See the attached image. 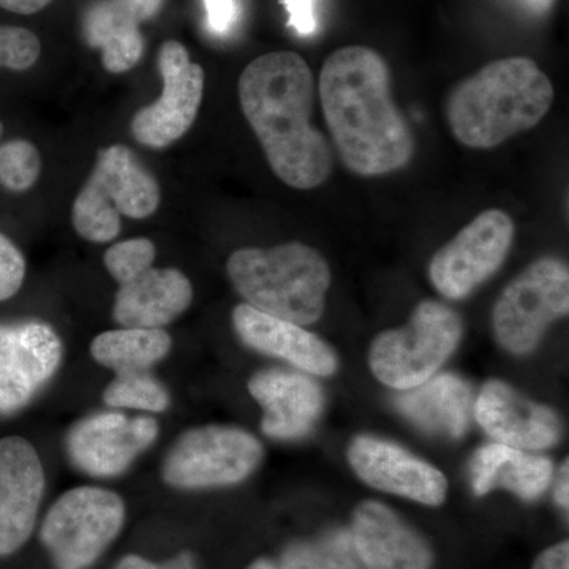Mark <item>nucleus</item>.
<instances>
[{
    "label": "nucleus",
    "mask_w": 569,
    "mask_h": 569,
    "mask_svg": "<svg viewBox=\"0 0 569 569\" xmlns=\"http://www.w3.org/2000/svg\"><path fill=\"white\" fill-rule=\"evenodd\" d=\"M397 410L411 425L433 436L459 438L467 432L473 411V392L452 373L433 376L395 399Z\"/></svg>",
    "instance_id": "4be33fe9"
},
{
    "label": "nucleus",
    "mask_w": 569,
    "mask_h": 569,
    "mask_svg": "<svg viewBox=\"0 0 569 569\" xmlns=\"http://www.w3.org/2000/svg\"><path fill=\"white\" fill-rule=\"evenodd\" d=\"M26 269L24 254L9 236L0 233V302L18 295L24 283Z\"/></svg>",
    "instance_id": "c756f323"
},
{
    "label": "nucleus",
    "mask_w": 569,
    "mask_h": 569,
    "mask_svg": "<svg viewBox=\"0 0 569 569\" xmlns=\"http://www.w3.org/2000/svg\"><path fill=\"white\" fill-rule=\"evenodd\" d=\"M116 569H197V567H194L192 553L189 552H179L173 559L162 561V563H153L144 557L130 553L119 561Z\"/></svg>",
    "instance_id": "473e14b6"
},
{
    "label": "nucleus",
    "mask_w": 569,
    "mask_h": 569,
    "mask_svg": "<svg viewBox=\"0 0 569 569\" xmlns=\"http://www.w3.org/2000/svg\"><path fill=\"white\" fill-rule=\"evenodd\" d=\"M533 569H569L568 541L559 542L546 549L535 561Z\"/></svg>",
    "instance_id": "72a5a7b5"
},
{
    "label": "nucleus",
    "mask_w": 569,
    "mask_h": 569,
    "mask_svg": "<svg viewBox=\"0 0 569 569\" xmlns=\"http://www.w3.org/2000/svg\"><path fill=\"white\" fill-rule=\"evenodd\" d=\"M351 539L362 569H430L433 553L391 508L365 501L355 509Z\"/></svg>",
    "instance_id": "a211bd4d"
},
{
    "label": "nucleus",
    "mask_w": 569,
    "mask_h": 569,
    "mask_svg": "<svg viewBox=\"0 0 569 569\" xmlns=\"http://www.w3.org/2000/svg\"><path fill=\"white\" fill-rule=\"evenodd\" d=\"M553 96L552 81L533 59H497L449 92V129L467 148L493 149L539 126Z\"/></svg>",
    "instance_id": "7ed1b4c3"
},
{
    "label": "nucleus",
    "mask_w": 569,
    "mask_h": 569,
    "mask_svg": "<svg viewBox=\"0 0 569 569\" xmlns=\"http://www.w3.org/2000/svg\"><path fill=\"white\" fill-rule=\"evenodd\" d=\"M462 335V320L455 309L426 299L406 326L377 336L370 347V369L381 383L397 391L417 388L436 376Z\"/></svg>",
    "instance_id": "423d86ee"
},
{
    "label": "nucleus",
    "mask_w": 569,
    "mask_h": 569,
    "mask_svg": "<svg viewBox=\"0 0 569 569\" xmlns=\"http://www.w3.org/2000/svg\"><path fill=\"white\" fill-rule=\"evenodd\" d=\"M61 336L36 318L0 323V417L29 406L61 369Z\"/></svg>",
    "instance_id": "9b49d317"
},
{
    "label": "nucleus",
    "mask_w": 569,
    "mask_h": 569,
    "mask_svg": "<svg viewBox=\"0 0 569 569\" xmlns=\"http://www.w3.org/2000/svg\"><path fill=\"white\" fill-rule=\"evenodd\" d=\"M264 449L241 427L209 425L183 432L163 460L164 485L203 490L241 485L260 467Z\"/></svg>",
    "instance_id": "6e6552de"
},
{
    "label": "nucleus",
    "mask_w": 569,
    "mask_h": 569,
    "mask_svg": "<svg viewBox=\"0 0 569 569\" xmlns=\"http://www.w3.org/2000/svg\"><path fill=\"white\" fill-rule=\"evenodd\" d=\"M515 234V222L508 212L482 211L433 254L430 282L452 301L467 298L501 268Z\"/></svg>",
    "instance_id": "9d476101"
},
{
    "label": "nucleus",
    "mask_w": 569,
    "mask_h": 569,
    "mask_svg": "<svg viewBox=\"0 0 569 569\" xmlns=\"http://www.w3.org/2000/svg\"><path fill=\"white\" fill-rule=\"evenodd\" d=\"M54 0H0V9L17 14H33L47 9Z\"/></svg>",
    "instance_id": "c9c22d12"
},
{
    "label": "nucleus",
    "mask_w": 569,
    "mask_h": 569,
    "mask_svg": "<svg viewBox=\"0 0 569 569\" xmlns=\"http://www.w3.org/2000/svg\"><path fill=\"white\" fill-rule=\"evenodd\" d=\"M348 462L366 485L438 507L448 492V481L438 468L399 445L370 436L356 437L348 448Z\"/></svg>",
    "instance_id": "2eb2a0df"
},
{
    "label": "nucleus",
    "mask_w": 569,
    "mask_h": 569,
    "mask_svg": "<svg viewBox=\"0 0 569 569\" xmlns=\"http://www.w3.org/2000/svg\"><path fill=\"white\" fill-rule=\"evenodd\" d=\"M111 408H130L146 413H163L170 407V392L148 372L118 373L103 391Z\"/></svg>",
    "instance_id": "a878e982"
},
{
    "label": "nucleus",
    "mask_w": 569,
    "mask_h": 569,
    "mask_svg": "<svg viewBox=\"0 0 569 569\" xmlns=\"http://www.w3.org/2000/svg\"><path fill=\"white\" fill-rule=\"evenodd\" d=\"M160 200L159 182L132 149L108 146L97 153L96 167L74 198L71 223L86 241L104 244L121 233V216L148 219Z\"/></svg>",
    "instance_id": "39448f33"
},
{
    "label": "nucleus",
    "mask_w": 569,
    "mask_h": 569,
    "mask_svg": "<svg viewBox=\"0 0 569 569\" xmlns=\"http://www.w3.org/2000/svg\"><path fill=\"white\" fill-rule=\"evenodd\" d=\"M318 93L337 153L351 173L377 178L413 160V132L392 99L391 71L380 52L359 44L331 52Z\"/></svg>",
    "instance_id": "f257e3e1"
},
{
    "label": "nucleus",
    "mask_w": 569,
    "mask_h": 569,
    "mask_svg": "<svg viewBox=\"0 0 569 569\" xmlns=\"http://www.w3.org/2000/svg\"><path fill=\"white\" fill-rule=\"evenodd\" d=\"M247 569H277L276 565L272 563V561L260 559L257 561H253L252 565H250Z\"/></svg>",
    "instance_id": "4c0bfd02"
},
{
    "label": "nucleus",
    "mask_w": 569,
    "mask_h": 569,
    "mask_svg": "<svg viewBox=\"0 0 569 569\" xmlns=\"http://www.w3.org/2000/svg\"><path fill=\"white\" fill-rule=\"evenodd\" d=\"M238 93L277 178L291 189L323 186L335 168V152L310 121L317 88L306 59L293 51L253 59L239 77Z\"/></svg>",
    "instance_id": "f03ea898"
},
{
    "label": "nucleus",
    "mask_w": 569,
    "mask_h": 569,
    "mask_svg": "<svg viewBox=\"0 0 569 569\" xmlns=\"http://www.w3.org/2000/svg\"><path fill=\"white\" fill-rule=\"evenodd\" d=\"M40 174L39 149L24 138L3 140V122L0 121V189L10 193L28 192Z\"/></svg>",
    "instance_id": "bb28decb"
},
{
    "label": "nucleus",
    "mask_w": 569,
    "mask_h": 569,
    "mask_svg": "<svg viewBox=\"0 0 569 569\" xmlns=\"http://www.w3.org/2000/svg\"><path fill=\"white\" fill-rule=\"evenodd\" d=\"M568 310V264L560 258L542 257L516 276L497 299L493 332L509 353L529 355Z\"/></svg>",
    "instance_id": "1a4fd4ad"
},
{
    "label": "nucleus",
    "mask_w": 569,
    "mask_h": 569,
    "mask_svg": "<svg viewBox=\"0 0 569 569\" xmlns=\"http://www.w3.org/2000/svg\"><path fill=\"white\" fill-rule=\"evenodd\" d=\"M39 37L20 26H0V70L26 71L39 61Z\"/></svg>",
    "instance_id": "c85d7f7f"
},
{
    "label": "nucleus",
    "mask_w": 569,
    "mask_h": 569,
    "mask_svg": "<svg viewBox=\"0 0 569 569\" xmlns=\"http://www.w3.org/2000/svg\"><path fill=\"white\" fill-rule=\"evenodd\" d=\"M173 347L164 329L121 328L104 331L91 343L93 361L118 373L148 372Z\"/></svg>",
    "instance_id": "b1692460"
},
{
    "label": "nucleus",
    "mask_w": 569,
    "mask_h": 569,
    "mask_svg": "<svg viewBox=\"0 0 569 569\" xmlns=\"http://www.w3.org/2000/svg\"><path fill=\"white\" fill-rule=\"evenodd\" d=\"M277 569H362L350 530L332 529L288 546Z\"/></svg>",
    "instance_id": "393cba45"
},
{
    "label": "nucleus",
    "mask_w": 569,
    "mask_h": 569,
    "mask_svg": "<svg viewBox=\"0 0 569 569\" xmlns=\"http://www.w3.org/2000/svg\"><path fill=\"white\" fill-rule=\"evenodd\" d=\"M159 437L152 417L129 418L118 411H100L70 427L66 451L71 466L92 478L121 477Z\"/></svg>",
    "instance_id": "ddd939ff"
},
{
    "label": "nucleus",
    "mask_w": 569,
    "mask_h": 569,
    "mask_svg": "<svg viewBox=\"0 0 569 569\" xmlns=\"http://www.w3.org/2000/svg\"><path fill=\"white\" fill-rule=\"evenodd\" d=\"M126 503L112 490L81 486L67 490L44 516L41 545L56 569H86L121 533Z\"/></svg>",
    "instance_id": "0eeeda50"
},
{
    "label": "nucleus",
    "mask_w": 569,
    "mask_h": 569,
    "mask_svg": "<svg viewBox=\"0 0 569 569\" xmlns=\"http://www.w3.org/2000/svg\"><path fill=\"white\" fill-rule=\"evenodd\" d=\"M471 489L482 497L493 489H507L522 500H537L552 481L553 466L545 456L490 443L475 452L468 467Z\"/></svg>",
    "instance_id": "5701e85b"
},
{
    "label": "nucleus",
    "mask_w": 569,
    "mask_h": 569,
    "mask_svg": "<svg viewBox=\"0 0 569 569\" xmlns=\"http://www.w3.org/2000/svg\"><path fill=\"white\" fill-rule=\"evenodd\" d=\"M231 320L239 339L258 353L283 359L317 377L336 373V351L305 326L268 316L246 302L234 307Z\"/></svg>",
    "instance_id": "6ab92c4d"
},
{
    "label": "nucleus",
    "mask_w": 569,
    "mask_h": 569,
    "mask_svg": "<svg viewBox=\"0 0 569 569\" xmlns=\"http://www.w3.org/2000/svg\"><path fill=\"white\" fill-rule=\"evenodd\" d=\"M164 0H97L82 17V37L89 47L102 51L110 73H126L141 61L144 39L141 22L151 20Z\"/></svg>",
    "instance_id": "aec40b11"
},
{
    "label": "nucleus",
    "mask_w": 569,
    "mask_h": 569,
    "mask_svg": "<svg viewBox=\"0 0 569 569\" xmlns=\"http://www.w3.org/2000/svg\"><path fill=\"white\" fill-rule=\"evenodd\" d=\"M249 392L264 411L261 430L276 440L306 437L323 413V389L305 373L261 370L250 378Z\"/></svg>",
    "instance_id": "f3484780"
},
{
    "label": "nucleus",
    "mask_w": 569,
    "mask_h": 569,
    "mask_svg": "<svg viewBox=\"0 0 569 569\" xmlns=\"http://www.w3.org/2000/svg\"><path fill=\"white\" fill-rule=\"evenodd\" d=\"M44 471L36 448L21 437L0 440V557L29 541L39 519Z\"/></svg>",
    "instance_id": "4468645a"
},
{
    "label": "nucleus",
    "mask_w": 569,
    "mask_h": 569,
    "mask_svg": "<svg viewBox=\"0 0 569 569\" xmlns=\"http://www.w3.org/2000/svg\"><path fill=\"white\" fill-rule=\"evenodd\" d=\"M316 2L317 0H282L288 11V26L298 36L309 37L316 33Z\"/></svg>",
    "instance_id": "2f4dec72"
},
{
    "label": "nucleus",
    "mask_w": 569,
    "mask_h": 569,
    "mask_svg": "<svg viewBox=\"0 0 569 569\" xmlns=\"http://www.w3.org/2000/svg\"><path fill=\"white\" fill-rule=\"evenodd\" d=\"M569 468L568 460H565L563 466L560 468L559 479H557L556 486V501L560 505L561 508L568 509L569 505V496H568V486H569Z\"/></svg>",
    "instance_id": "e433bc0d"
},
{
    "label": "nucleus",
    "mask_w": 569,
    "mask_h": 569,
    "mask_svg": "<svg viewBox=\"0 0 569 569\" xmlns=\"http://www.w3.org/2000/svg\"><path fill=\"white\" fill-rule=\"evenodd\" d=\"M206 26L217 37L230 36L241 18V0H203Z\"/></svg>",
    "instance_id": "7c9ffc66"
},
{
    "label": "nucleus",
    "mask_w": 569,
    "mask_h": 569,
    "mask_svg": "<svg viewBox=\"0 0 569 569\" xmlns=\"http://www.w3.org/2000/svg\"><path fill=\"white\" fill-rule=\"evenodd\" d=\"M515 9L531 18L548 17L557 0H507Z\"/></svg>",
    "instance_id": "f704fd0d"
},
{
    "label": "nucleus",
    "mask_w": 569,
    "mask_h": 569,
    "mask_svg": "<svg viewBox=\"0 0 569 569\" xmlns=\"http://www.w3.org/2000/svg\"><path fill=\"white\" fill-rule=\"evenodd\" d=\"M227 272L246 305L268 316L310 326L325 313L331 269L323 254L302 242L234 250Z\"/></svg>",
    "instance_id": "20e7f679"
},
{
    "label": "nucleus",
    "mask_w": 569,
    "mask_h": 569,
    "mask_svg": "<svg viewBox=\"0 0 569 569\" xmlns=\"http://www.w3.org/2000/svg\"><path fill=\"white\" fill-rule=\"evenodd\" d=\"M193 301L189 277L176 268H151L119 284L112 318L121 328L163 329Z\"/></svg>",
    "instance_id": "412c9836"
},
{
    "label": "nucleus",
    "mask_w": 569,
    "mask_h": 569,
    "mask_svg": "<svg viewBox=\"0 0 569 569\" xmlns=\"http://www.w3.org/2000/svg\"><path fill=\"white\" fill-rule=\"evenodd\" d=\"M160 99L133 116L130 130L146 148L164 149L181 140L192 129L204 96L206 73L200 63L190 61L189 51L176 40L160 47Z\"/></svg>",
    "instance_id": "f8f14e48"
},
{
    "label": "nucleus",
    "mask_w": 569,
    "mask_h": 569,
    "mask_svg": "<svg viewBox=\"0 0 569 569\" xmlns=\"http://www.w3.org/2000/svg\"><path fill=\"white\" fill-rule=\"evenodd\" d=\"M156 257L157 249L151 239H127L104 252L103 264L112 279L122 284L153 268Z\"/></svg>",
    "instance_id": "cd10ccee"
},
{
    "label": "nucleus",
    "mask_w": 569,
    "mask_h": 569,
    "mask_svg": "<svg viewBox=\"0 0 569 569\" xmlns=\"http://www.w3.org/2000/svg\"><path fill=\"white\" fill-rule=\"evenodd\" d=\"M473 413L478 425L497 443L522 451L556 447L561 438L560 419L550 408L531 402L503 381L485 385Z\"/></svg>",
    "instance_id": "dca6fc26"
}]
</instances>
